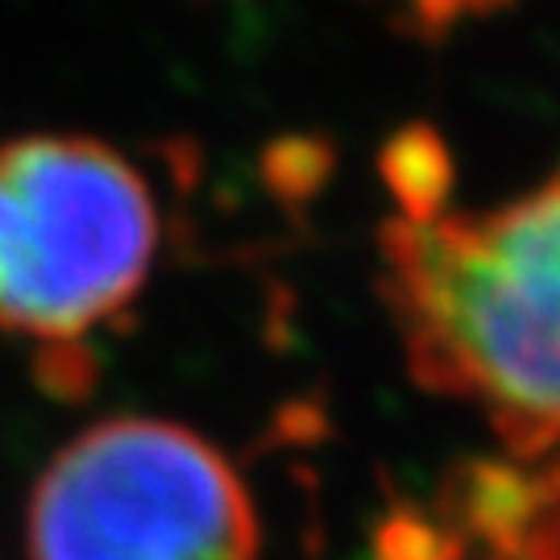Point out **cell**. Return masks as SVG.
Instances as JSON below:
<instances>
[{
	"label": "cell",
	"mask_w": 560,
	"mask_h": 560,
	"mask_svg": "<svg viewBox=\"0 0 560 560\" xmlns=\"http://www.w3.org/2000/svg\"><path fill=\"white\" fill-rule=\"evenodd\" d=\"M382 261L420 386L486 407L523 460L560 444V175L486 217L390 221Z\"/></svg>",
	"instance_id": "cell-1"
},
{
	"label": "cell",
	"mask_w": 560,
	"mask_h": 560,
	"mask_svg": "<svg viewBox=\"0 0 560 560\" xmlns=\"http://www.w3.org/2000/svg\"><path fill=\"white\" fill-rule=\"evenodd\" d=\"M154 196L113 145L34 133L0 145V328L67 345L141 291Z\"/></svg>",
	"instance_id": "cell-2"
},
{
	"label": "cell",
	"mask_w": 560,
	"mask_h": 560,
	"mask_svg": "<svg viewBox=\"0 0 560 560\" xmlns=\"http://www.w3.org/2000/svg\"><path fill=\"white\" fill-rule=\"evenodd\" d=\"M258 520L233 465L191 428L104 420L46 465L34 560H254Z\"/></svg>",
	"instance_id": "cell-3"
},
{
	"label": "cell",
	"mask_w": 560,
	"mask_h": 560,
	"mask_svg": "<svg viewBox=\"0 0 560 560\" xmlns=\"http://www.w3.org/2000/svg\"><path fill=\"white\" fill-rule=\"evenodd\" d=\"M382 179L399 200V221H436L453 191V159L436 129L407 125L382 145Z\"/></svg>",
	"instance_id": "cell-4"
},
{
	"label": "cell",
	"mask_w": 560,
	"mask_h": 560,
	"mask_svg": "<svg viewBox=\"0 0 560 560\" xmlns=\"http://www.w3.org/2000/svg\"><path fill=\"white\" fill-rule=\"evenodd\" d=\"M390 4H399L407 18L416 21V30H444V25H453L457 18L465 13H490V9H502V4H511V0H390Z\"/></svg>",
	"instance_id": "cell-5"
}]
</instances>
